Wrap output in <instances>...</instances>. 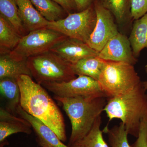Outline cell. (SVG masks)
<instances>
[{"mask_svg": "<svg viewBox=\"0 0 147 147\" xmlns=\"http://www.w3.org/2000/svg\"><path fill=\"white\" fill-rule=\"evenodd\" d=\"M102 131L108 135L110 147H131L127 139L128 132L122 122H121L119 125H115L110 129L107 125Z\"/></svg>", "mask_w": 147, "mask_h": 147, "instance_id": "obj_24", "label": "cell"}, {"mask_svg": "<svg viewBox=\"0 0 147 147\" xmlns=\"http://www.w3.org/2000/svg\"><path fill=\"white\" fill-rule=\"evenodd\" d=\"M97 21L93 3L86 9L76 13H68L66 18L49 21L47 27L67 37L87 43L92 33Z\"/></svg>", "mask_w": 147, "mask_h": 147, "instance_id": "obj_6", "label": "cell"}, {"mask_svg": "<svg viewBox=\"0 0 147 147\" xmlns=\"http://www.w3.org/2000/svg\"><path fill=\"white\" fill-rule=\"evenodd\" d=\"M41 86L58 97L107 98L98 82L89 76L79 75L67 82H47Z\"/></svg>", "mask_w": 147, "mask_h": 147, "instance_id": "obj_8", "label": "cell"}, {"mask_svg": "<svg viewBox=\"0 0 147 147\" xmlns=\"http://www.w3.org/2000/svg\"><path fill=\"white\" fill-rule=\"evenodd\" d=\"M35 7L47 21L52 22L62 19L64 10L52 0H30Z\"/></svg>", "mask_w": 147, "mask_h": 147, "instance_id": "obj_23", "label": "cell"}, {"mask_svg": "<svg viewBox=\"0 0 147 147\" xmlns=\"http://www.w3.org/2000/svg\"><path fill=\"white\" fill-rule=\"evenodd\" d=\"M128 39L133 55L137 58L141 51L147 48V13L134 20Z\"/></svg>", "mask_w": 147, "mask_h": 147, "instance_id": "obj_16", "label": "cell"}, {"mask_svg": "<svg viewBox=\"0 0 147 147\" xmlns=\"http://www.w3.org/2000/svg\"><path fill=\"white\" fill-rule=\"evenodd\" d=\"M142 82L133 89L120 95L107 98L104 108L109 119H120L128 134L137 138L141 121L147 118V94Z\"/></svg>", "mask_w": 147, "mask_h": 147, "instance_id": "obj_2", "label": "cell"}, {"mask_svg": "<svg viewBox=\"0 0 147 147\" xmlns=\"http://www.w3.org/2000/svg\"><path fill=\"white\" fill-rule=\"evenodd\" d=\"M130 11L132 20L144 16L147 13V0H131Z\"/></svg>", "mask_w": 147, "mask_h": 147, "instance_id": "obj_25", "label": "cell"}, {"mask_svg": "<svg viewBox=\"0 0 147 147\" xmlns=\"http://www.w3.org/2000/svg\"><path fill=\"white\" fill-rule=\"evenodd\" d=\"M32 127L28 121L17 117L6 108L0 109V142L3 143L9 136L16 133L32 132Z\"/></svg>", "mask_w": 147, "mask_h": 147, "instance_id": "obj_12", "label": "cell"}, {"mask_svg": "<svg viewBox=\"0 0 147 147\" xmlns=\"http://www.w3.org/2000/svg\"><path fill=\"white\" fill-rule=\"evenodd\" d=\"M17 81L21 91V108L49 127L62 142H65V123L62 114L46 90L29 75H21Z\"/></svg>", "mask_w": 147, "mask_h": 147, "instance_id": "obj_1", "label": "cell"}, {"mask_svg": "<svg viewBox=\"0 0 147 147\" xmlns=\"http://www.w3.org/2000/svg\"><path fill=\"white\" fill-rule=\"evenodd\" d=\"M16 113L31 125L32 128L38 137L40 143H44L51 147H70L63 143L57 135L49 127L26 112L20 105L16 109Z\"/></svg>", "mask_w": 147, "mask_h": 147, "instance_id": "obj_13", "label": "cell"}, {"mask_svg": "<svg viewBox=\"0 0 147 147\" xmlns=\"http://www.w3.org/2000/svg\"><path fill=\"white\" fill-rule=\"evenodd\" d=\"M67 37L47 28L29 32L22 36L19 43L9 53L11 56L21 59L49 52L57 43Z\"/></svg>", "mask_w": 147, "mask_h": 147, "instance_id": "obj_7", "label": "cell"}, {"mask_svg": "<svg viewBox=\"0 0 147 147\" xmlns=\"http://www.w3.org/2000/svg\"><path fill=\"white\" fill-rule=\"evenodd\" d=\"M113 14L117 24L123 26L132 20L131 16V0H98Z\"/></svg>", "mask_w": 147, "mask_h": 147, "instance_id": "obj_20", "label": "cell"}, {"mask_svg": "<svg viewBox=\"0 0 147 147\" xmlns=\"http://www.w3.org/2000/svg\"><path fill=\"white\" fill-rule=\"evenodd\" d=\"M0 91L6 102V109L15 114L17 107L20 105L21 100V91L17 79H0Z\"/></svg>", "mask_w": 147, "mask_h": 147, "instance_id": "obj_18", "label": "cell"}, {"mask_svg": "<svg viewBox=\"0 0 147 147\" xmlns=\"http://www.w3.org/2000/svg\"><path fill=\"white\" fill-rule=\"evenodd\" d=\"M94 0H74L78 12L86 9L93 3Z\"/></svg>", "mask_w": 147, "mask_h": 147, "instance_id": "obj_28", "label": "cell"}, {"mask_svg": "<svg viewBox=\"0 0 147 147\" xmlns=\"http://www.w3.org/2000/svg\"><path fill=\"white\" fill-rule=\"evenodd\" d=\"M98 82L107 98L126 93L142 82L134 65L106 60Z\"/></svg>", "mask_w": 147, "mask_h": 147, "instance_id": "obj_4", "label": "cell"}, {"mask_svg": "<svg viewBox=\"0 0 147 147\" xmlns=\"http://www.w3.org/2000/svg\"><path fill=\"white\" fill-rule=\"evenodd\" d=\"M101 123L100 116L96 119L88 134L70 147H109L103 138V131L100 129Z\"/></svg>", "mask_w": 147, "mask_h": 147, "instance_id": "obj_22", "label": "cell"}, {"mask_svg": "<svg viewBox=\"0 0 147 147\" xmlns=\"http://www.w3.org/2000/svg\"><path fill=\"white\" fill-rule=\"evenodd\" d=\"M57 3L66 12L70 13L71 11L76 9V6L74 0H52Z\"/></svg>", "mask_w": 147, "mask_h": 147, "instance_id": "obj_27", "label": "cell"}, {"mask_svg": "<svg viewBox=\"0 0 147 147\" xmlns=\"http://www.w3.org/2000/svg\"><path fill=\"white\" fill-rule=\"evenodd\" d=\"M40 145L42 146V147H51L50 146H48V145L46 144H44V143H40Z\"/></svg>", "mask_w": 147, "mask_h": 147, "instance_id": "obj_30", "label": "cell"}, {"mask_svg": "<svg viewBox=\"0 0 147 147\" xmlns=\"http://www.w3.org/2000/svg\"><path fill=\"white\" fill-rule=\"evenodd\" d=\"M131 147H147V118L141 121L139 135Z\"/></svg>", "mask_w": 147, "mask_h": 147, "instance_id": "obj_26", "label": "cell"}, {"mask_svg": "<svg viewBox=\"0 0 147 147\" xmlns=\"http://www.w3.org/2000/svg\"><path fill=\"white\" fill-rule=\"evenodd\" d=\"M105 63V60L98 56L89 57L71 64L75 75L89 76L98 81Z\"/></svg>", "mask_w": 147, "mask_h": 147, "instance_id": "obj_17", "label": "cell"}, {"mask_svg": "<svg viewBox=\"0 0 147 147\" xmlns=\"http://www.w3.org/2000/svg\"><path fill=\"white\" fill-rule=\"evenodd\" d=\"M23 75L32 76L27 59H21L9 53L0 56V79L5 78L17 79Z\"/></svg>", "mask_w": 147, "mask_h": 147, "instance_id": "obj_15", "label": "cell"}, {"mask_svg": "<svg viewBox=\"0 0 147 147\" xmlns=\"http://www.w3.org/2000/svg\"><path fill=\"white\" fill-rule=\"evenodd\" d=\"M60 102L70 120L71 132L68 146L82 139L91 130L96 119L104 111L105 97L63 98L54 96Z\"/></svg>", "mask_w": 147, "mask_h": 147, "instance_id": "obj_3", "label": "cell"}, {"mask_svg": "<svg viewBox=\"0 0 147 147\" xmlns=\"http://www.w3.org/2000/svg\"><path fill=\"white\" fill-rule=\"evenodd\" d=\"M32 76L38 84L67 82L76 78L69 63L51 51L27 59Z\"/></svg>", "mask_w": 147, "mask_h": 147, "instance_id": "obj_5", "label": "cell"}, {"mask_svg": "<svg viewBox=\"0 0 147 147\" xmlns=\"http://www.w3.org/2000/svg\"><path fill=\"white\" fill-rule=\"evenodd\" d=\"M50 51L71 64L85 58L97 57L99 53L86 42L69 37L57 43Z\"/></svg>", "mask_w": 147, "mask_h": 147, "instance_id": "obj_11", "label": "cell"}, {"mask_svg": "<svg viewBox=\"0 0 147 147\" xmlns=\"http://www.w3.org/2000/svg\"><path fill=\"white\" fill-rule=\"evenodd\" d=\"M21 37L12 25L0 15L1 55L10 53L18 45Z\"/></svg>", "mask_w": 147, "mask_h": 147, "instance_id": "obj_19", "label": "cell"}, {"mask_svg": "<svg viewBox=\"0 0 147 147\" xmlns=\"http://www.w3.org/2000/svg\"><path fill=\"white\" fill-rule=\"evenodd\" d=\"M94 5L97 21L94 30L87 41L88 45L98 53L113 37L119 32L113 14L98 2L94 0Z\"/></svg>", "mask_w": 147, "mask_h": 147, "instance_id": "obj_9", "label": "cell"}, {"mask_svg": "<svg viewBox=\"0 0 147 147\" xmlns=\"http://www.w3.org/2000/svg\"><path fill=\"white\" fill-rule=\"evenodd\" d=\"M145 70L146 72L147 73V64L145 66ZM142 85L144 87L146 90L147 91V80L144 82H142Z\"/></svg>", "mask_w": 147, "mask_h": 147, "instance_id": "obj_29", "label": "cell"}, {"mask_svg": "<svg viewBox=\"0 0 147 147\" xmlns=\"http://www.w3.org/2000/svg\"><path fill=\"white\" fill-rule=\"evenodd\" d=\"M25 29L29 32L47 28L49 21L38 12L30 0H15Z\"/></svg>", "mask_w": 147, "mask_h": 147, "instance_id": "obj_14", "label": "cell"}, {"mask_svg": "<svg viewBox=\"0 0 147 147\" xmlns=\"http://www.w3.org/2000/svg\"><path fill=\"white\" fill-rule=\"evenodd\" d=\"M98 56L105 60L123 62L134 65L137 62L128 38L119 32L109 40Z\"/></svg>", "mask_w": 147, "mask_h": 147, "instance_id": "obj_10", "label": "cell"}, {"mask_svg": "<svg viewBox=\"0 0 147 147\" xmlns=\"http://www.w3.org/2000/svg\"><path fill=\"white\" fill-rule=\"evenodd\" d=\"M0 15L9 22L21 37L27 34L26 30L18 13L15 0H0Z\"/></svg>", "mask_w": 147, "mask_h": 147, "instance_id": "obj_21", "label": "cell"}]
</instances>
